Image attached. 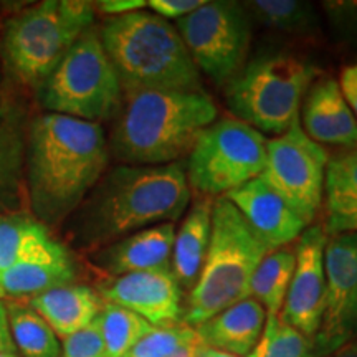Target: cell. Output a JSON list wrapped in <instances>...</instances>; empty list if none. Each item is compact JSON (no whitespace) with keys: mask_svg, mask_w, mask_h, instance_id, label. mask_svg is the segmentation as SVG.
Listing matches in <instances>:
<instances>
[{"mask_svg":"<svg viewBox=\"0 0 357 357\" xmlns=\"http://www.w3.org/2000/svg\"><path fill=\"white\" fill-rule=\"evenodd\" d=\"M109 144L101 124L40 114L26 126L25 192L32 215L58 227L73 215L105 176Z\"/></svg>","mask_w":357,"mask_h":357,"instance_id":"cell-1","label":"cell"},{"mask_svg":"<svg viewBox=\"0 0 357 357\" xmlns=\"http://www.w3.org/2000/svg\"><path fill=\"white\" fill-rule=\"evenodd\" d=\"M189 200L190 185L181 164H124L105 174L70 217V240L78 248L100 250L139 230L174 223Z\"/></svg>","mask_w":357,"mask_h":357,"instance_id":"cell-2","label":"cell"},{"mask_svg":"<svg viewBox=\"0 0 357 357\" xmlns=\"http://www.w3.org/2000/svg\"><path fill=\"white\" fill-rule=\"evenodd\" d=\"M218 109L204 89L126 93L111 132L109 153L128 166H166L190 154Z\"/></svg>","mask_w":357,"mask_h":357,"instance_id":"cell-3","label":"cell"},{"mask_svg":"<svg viewBox=\"0 0 357 357\" xmlns=\"http://www.w3.org/2000/svg\"><path fill=\"white\" fill-rule=\"evenodd\" d=\"M100 38L124 95L141 89H202L197 66L177 29L155 13L109 17Z\"/></svg>","mask_w":357,"mask_h":357,"instance_id":"cell-4","label":"cell"},{"mask_svg":"<svg viewBox=\"0 0 357 357\" xmlns=\"http://www.w3.org/2000/svg\"><path fill=\"white\" fill-rule=\"evenodd\" d=\"M268 248L253 234L236 207L217 197L212 231L197 283L190 289L182 324L197 328L227 307L250 298V283Z\"/></svg>","mask_w":357,"mask_h":357,"instance_id":"cell-5","label":"cell"},{"mask_svg":"<svg viewBox=\"0 0 357 357\" xmlns=\"http://www.w3.org/2000/svg\"><path fill=\"white\" fill-rule=\"evenodd\" d=\"M95 6L84 0H45L6 24L3 63L22 84L38 89L77 40L93 29Z\"/></svg>","mask_w":357,"mask_h":357,"instance_id":"cell-6","label":"cell"},{"mask_svg":"<svg viewBox=\"0 0 357 357\" xmlns=\"http://www.w3.org/2000/svg\"><path fill=\"white\" fill-rule=\"evenodd\" d=\"M318 70L288 53H266L245 63L227 86V105L236 119L258 132H287L300 119L303 100Z\"/></svg>","mask_w":357,"mask_h":357,"instance_id":"cell-7","label":"cell"},{"mask_svg":"<svg viewBox=\"0 0 357 357\" xmlns=\"http://www.w3.org/2000/svg\"><path fill=\"white\" fill-rule=\"evenodd\" d=\"M37 96L50 113L82 121L100 124L118 116L124 93L100 32L89 29L77 40L37 89Z\"/></svg>","mask_w":357,"mask_h":357,"instance_id":"cell-8","label":"cell"},{"mask_svg":"<svg viewBox=\"0 0 357 357\" xmlns=\"http://www.w3.org/2000/svg\"><path fill=\"white\" fill-rule=\"evenodd\" d=\"M266 164V139L236 118L211 124L192 147L187 181L205 197H223L260 177Z\"/></svg>","mask_w":357,"mask_h":357,"instance_id":"cell-9","label":"cell"},{"mask_svg":"<svg viewBox=\"0 0 357 357\" xmlns=\"http://www.w3.org/2000/svg\"><path fill=\"white\" fill-rule=\"evenodd\" d=\"M243 3L215 0L204 2L177 20V32L187 52L213 83H230L247 61L252 22Z\"/></svg>","mask_w":357,"mask_h":357,"instance_id":"cell-10","label":"cell"},{"mask_svg":"<svg viewBox=\"0 0 357 357\" xmlns=\"http://www.w3.org/2000/svg\"><path fill=\"white\" fill-rule=\"evenodd\" d=\"M328 160L324 147L306 136L298 119L287 132L266 141L260 177L310 225L323 204Z\"/></svg>","mask_w":357,"mask_h":357,"instance_id":"cell-11","label":"cell"},{"mask_svg":"<svg viewBox=\"0 0 357 357\" xmlns=\"http://www.w3.org/2000/svg\"><path fill=\"white\" fill-rule=\"evenodd\" d=\"M326 289L314 357H329L357 337V234L329 236L324 252Z\"/></svg>","mask_w":357,"mask_h":357,"instance_id":"cell-12","label":"cell"},{"mask_svg":"<svg viewBox=\"0 0 357 357\" xmlns=\"http://www.w3.org/2000/svg\"><path fill=\"white\" fill-rule=\"evenodd\" d=\"M328 238L323 227L311 225L296 240V265L280 312L284 323L311 339L318 333L324 310V252Z\"/></svg>","mask_w":357,"mask_h":357,"instance_id":"cell-13","label":"cell"},{"mask_svg":"<svg viewBox=\"0 0 357 357\" xmlns=\"http://www.w3.org/2000/svg\"><path fill=\"white\" fill-rule=\"evenodd\" d=\"M102 301L136 312L154 328L182 323V288L172 271H137L98 287Z\"/></svg>","mask_w":357,"mask_h":357,"instance_id":"cell-14","label":"cell"},{"mask_svg":"<svg viewBox=\"0 0 357 357\" xmlns=\"http://www.w3.org/2000/svg\"><path fill=\"white\" fill-rule=\"evenodd\" d=\"M235 205L268 252L288 247L307 229L289 205L261 177L223 195Z\"/></svg>","mask_w":357,"mask_h":357,"instance_id":"cell-15","label":"cell"},{"mask_svg":"<svg viewBox=\"0 0 357 357\" xmlns=\"http://www.w3.org/2000/svg\"><path fill=\"white\" fill-rule=\"evenodd\" d=\"M300 113V124L310 139L346 149L357 147V121L336 79H316L307 89Z\"/></svg>","mask_w":357,"mask_h":357,"instance_id":"cell-16","label":"cell"},{"mask_svg":"<svg viewBox=\"0 0 357 357\" xmlns=\"http://www.w3.org/2000/svg\"><path fill=\"white\" fill-rule=\"evenodd\" d=\"M174 223H160L96 250L93 261L114 276L137 271H172Z\"/></svg>","mask_w":357,"mask_h":357,"instance_id":"cell-17","label":"cell"},{"mask_svg":"<svg viewBox=\"0 0 357 357\" xmlns=\"http://www.w3.org/2000/svg\"><path fill=\"white\" fill-rule=\"evenodd\" d=\"M77 275L73 257L56 240L40 255L17 263L0 275V300H29L52 288L75 283Z\"/></svg>","mask_w":357,"mask_h":357,"instance_id":"cell-18","label":"cell"},{"mask_svg":"<svg viewBox=\"0 0 357 357\" xmlns=\"http://www.w3.org/2000/svg\"><path fill=\"white\" fill-rule=\"evenodd\" d=\"M53 329L58 339H66L95 323L102 310L100 293L86 284H65L25 300Z\"/></svg>","mask_w":357,"mask_h":357,"instance_id":"cell-19","label":"cell"},{"mask_svg":"<svg viewBox=\"0 0 357 357\" xmlns=\"http://www.w3.org/2000/svg\"><path fill=\"white\" fill-rule=\"evenodd\" d=\"M266 321V311L252 296L227 307L195 328L200 344L248 357L255 349Z\"/></svg>","mask_w":357,"mask_h":357,"instance_id":"cell-20","label":"cell"},{"mask_svg":"<svg viewBox=\"0 0 357 357\" xmlns=\"http://www.w3.org/2000/svg\"><path fill=\"white\" fill-rule=\"evenodd\" d=\"M323 200L326 235L357 234V147L329 158Z\"/></svg>","mask_w":357,"mask_h":357,"instance_id":"cell-21","label":"cell"},{"mask_svg":"<svg viewBox=\"0 0 357 357\" xmlns=\"http://www.w3.org/2000/svg\"><path fill=\"white\" fill-rule=\"evenodd\" d=\"M212 207L213 200L204 195L192 205L181 229L176 231L171 266L181 288H194L202 271L211 243Z\"/></svg>","mask_w":357,"mask_h":357,"instance_id":"cell-22","label":"cell"},{"mask_svg":"<svg viewBox=\"0 0 357 357\" xmlns=\"http://www.w3.org/2000/svg\"><path fill=\"white\" fill-rule=\"evenodd\" d=\"M26 123L22 111L10 109L0 126V215L24 211Z\"/></svg>","mask_w":357,"mask_h":357,"instance_id":"cell-23","label":"cell"},{"mask_svg":"<svg viewBox=\"0 0 357 357\" xmlns=\"http://www.w3.org/2000/svg\"><path fill=\"white\" fill-rule=\"evenodd\" d=\"M55 242L50 229L38 222L32 212L0 215V275L17 263L40 255Z\"/></svg>","mask_w":357,"mask_h":357,"instance_id":"cell-24","label":"cell"},{"mask_svg":"<svg viewBox=\"0 0 357 357\" xmlns=\"http://www.w3.org/2000/svg\"><path fill=\"white\" fill-rule=\"evenodd\" d=\"M8 328L20 357H61L60 339L25 301H7Z\"/></svg>","mask_w":357,"mask_h":357,"instance_id":"cell-25","label":"cell"},{"mask_svg":"<svg viewBox=\"0 0 357 357\" xmlns=\"http://www.w3.org/2000/svg\"><path fill=\"white\" fill-rule=\"evenodd\" d=\"M294 265H296L294 250L283 247L266 253L257 266L250 283V296L260 303L266 314L278 316L283 310L294 273Z\"/></svg>","mask_w":357,"mask_h":357,"instance_id":"cell-26","label":"cell"},{"mask_svg":"<svg viewBox=\"0 0 357 357\" xmlns=\"http://www.w3.org/2000/svg\"><path fill=\"white\" fill-rule=\"evenodd\" d=\"M96 324L108 357H124L154 329L153 324L136 312L106 301L96 318Z\"/></svg>","mask_w":357,"mask_h":357,"instance_id":"cell-27","label":"cell"},{"mask_svg":"<svg viewBox=\"0 0 357 357\" xmlns=\"http://www.w3.org/2000/svg\"><path fill=\"white\" fill-rule=\"evenodd\" d=\"M243 7L263 25L280 32L306 33L318 24L311 3L300 0H250Z\"/></svg>","mask_w":357,"mask_h":357,"instance_id":"cell-28","label":"cell"},{"mask_svg":"<svg viewBox=\"0 0 357 357\" xmlns=\"http://www.w3.org/2000/svg\"><path fill=\"white\" fill-rule=\"evenodd\" d=\"M248 357H314L312 339L275 314H266L261 336Z\"/></svg>","mask_w":357,"mask_h":357,"instance_id":"cell-29","label":"cell"},{"mask_svg":"<svg viewBox=\"0 0 357 357\" xmlns=\"http://www.w3.org/2000/svg\"><path fill=\"white\" fill-rule=\"evenodd\" d=\"M194 328L185 324L154 328L124 357H172L185 347L199 344Z\"/></svg>","mask_w":357,"mask_h":357,"instance_id":"cell-30","label":"cell"},{"mask_svg":"<svg viewBox=\"0 0 357 357\" xmlns=\"http://www.w3.org/2000/svg\"><path fill=\"white\" fill-rule=\"evenodd\" d=\"M61 357H108L96 321L83 331L63 339Z\"/></svg>","mask_w":357,"mask_h":357,"instance_id":"cell-31","label":"cell"},{"mask_svg":"<svg viewBox=\"0 0 357 357\" xmlns=\"http://www.w3.org/2000/svg\"><path fill=\"white\" fill-rule=\"evenodd\" d=\"M204 2L205 0H151V2H147V6L160 19H174L177 22L182 17L194 12L195 8H199Z\"/></svg>","mask_w":357,"mask_h":357,"instance_id":"cell-32","label":"cell"},{"mask_svg":"<svg viewBox=\"0 0 357 357\" xmlns=\"http://www.w3.org/2000/svg\"><path fill=\"white\" fill-rule=\"evenodd\" d=\"M339 89L354 114L357 121V65H349L342 70L341 78H339Z\"/></svg>","mask_w":357,"mask_h":357,"instance_id":"cell-33","label":"cell"},{"mask_svg":"<svg viewBox=\"0 0 357 357\" xmlns=\"http://www.w3.org/2000/svg\"><path fill=\"white\" fill-rule=\"evenodd\" d=\"M147 7L146 0H102L96 3V8L102 13H108L111 17L126 15V13L142 10Z\"/></svg>","mask_w":357,"mask_h":357,"instance_id":"cell-34","label":"cell"},{"mask_svg":"<svg viewBox=\"0 0 357 357\" xmlns=\"http://www.w3.org/2000/svg\"><path fill=\"white\" fill-rule=\"evenodd\" d=\"M0 354H17L13 339L8 328V316L6 301L0 300Z\"/></svg>","mask_w":357,"mask_h":357,"instance_id":"cell-35","label":"cell"},{"mask_svg":"<svg viewBox=\"0 0 357 357\" xmlns=\"http://www.w3.org/2000/svg\"><path fill=\"white\" fill-rule=\"evenodd\" d=\"M12 106L7 102L6 93H3V77H2V66H0V126L7 119L8 113H10Z\"/></svg>","mask_w":357,"mask_h":357,"instance_id":"cell-36","label":"cell"},{"mask_svg":"<svg viewBox=\"0 0 357 357\" xmlns=\"http://www.w3.org/2000/svg\"><path fill=\"white\" fill-rule=\"evenodd\" d=\"M194 357H238V356L229 354V352H223V351L213 349V347H207V346L200 344L197 347V351H195Z\"/></svg>","mask_w":357,"mask_h":357,"instance_id":"cell-37","label":"cell"},{"mask_svg":"<svg viewBox=\"0 0 357 357\" xmlns=\"http://www.w3.org/2000/svg\"><path fill=\"white\" fill-rule=\"evenodd\" d=\"M329 357H357V337L354 341L347 342L346 346H342L341 349H337L333 356Z\"/></svg>","mask_w":357,"mask_h":357,"instance_id":"cell-38","label":"cell"},{"mask_svg":"<svg viewBox=\"0 0 357 357\" xmlns=\"http://www.w3.org/2000/svg\"><path fill=\"white\" fill-rule=\"evenodd\" d=\"M199 346H200V342H199V344H194V346L185 347V349L178 351L177 354H174L172 357H194V356H195V351H197Z\"/></svg>","mask_w":357,"mask_h":357,"instance_id":"cell-39","label":"cell"},{"mask_svg":"<svg viewBox=\"0 0 357 357\" xmlns=\"http://www.w3.org/2000/svg\"><path fill=\"white\" fill-rule=\"evenodd\" d=\"M0 357H20L19 354H0Z\"/></svg>","mask_w":357,"mask_h":357,"instance_id":"cell-40","label":"cell"}]
</instances>
